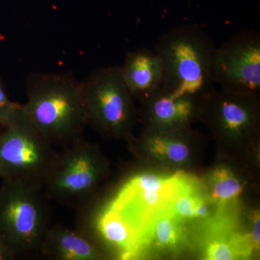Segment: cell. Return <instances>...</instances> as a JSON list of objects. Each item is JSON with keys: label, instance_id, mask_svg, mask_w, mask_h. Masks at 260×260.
Listing matches in <instances>:
<instances>
[{"label": "cell", "instance_id": "obj_7", "mask_svg": "<svg viewBox=\"0 0 260 260\" xmlns=\"http://www.w3.org/2000/svg\"><path fill=\"white\" fill-rule=\"evenodd\" d=\"M214 83L238 95L257 97L260 91V35L242 30L216 47L214 54Z\"/></svg>", "mask_w": 260, "mask_h": 260}, {"label": "cell", "instance_id": "obj_2", "mask_svg": "<svg viewBox=\"0 0 260 260\" xmlns=\"http://www.w3.org/2000/svg\"><path fill=\"white\" fill-rule=\"evenodd\" d=\"M212 38L196 24L181 25L159 38L155 51L161 59V87L177 96L203 99L213 89Z\"/></svg>", "mask_w": 260, "mask_h": 260}, {"label": "cell", "instance_id": "obj_5", "mask_svg": "<svg viewBox=\"0 0 260 260\" xmlns=\"http://www.w3.org/2000/svg\"><path fill=\"white\" fill-rule=\"evenodd\" d=\"M106 171L100 152L83 138L57 151L43 189L49 199L82 209Z\"/></svg>", "mask_w": 260, "mask_h": 260}, {"label": "cell", "instance_id": "obj_15", "mask_svg": "<svg viewBox=\"0 0 260 260\" xmlns=\"http://www.w3.org/2000/svg\"><path fill=\"white\" fill-rule=\"evenodd\" d=\"M211 198L220 206L237 199L243 190L240 181L232 171L218 167L211 175Z\"/></svg>", "mask_w": 260, "mask_h": 260}, {"label": "cell", "instance_id": "obj_10", "mask_svg": "<svg viewBox=\"0 0 260 260\" xmlns=\"http://www.w3.org/2000/svg\"><path fill=\"white\" fill-rule=\"evenodd\" d=\"M123 80L134 97H146L161 87L162 64L155 51L141 48L126 54L120 67Z\"/></svg>", "mask_w": 260, "mask_h": 260}, {"label": "cell", "instance_id": "obj_20", "mask_svg": "<svg viewBox=\"0 0 260 260\" xmlns=\"http://www.w3.org/2000/svg\"><path fill=\"white\" fill-rule=\"evenodd\" d=\"M210 210L205 199L201 200L194 210V218H205L209 215Z\"/></svg>", "mask_w": 260, "mask_h": 260}, {"label": "cell", "instance_id": "obj_3", "mask_svg": "<svg viewBox=\"0 0 260 260\" xmlns=\"http://www.w3.org/2000/svg\"><path fill=\"white\" fill-rule=\"evenodd\" d=\"M47 199L41 188L19 181H3L0 234L17 256L39 252L51 225Z\"/></svg>", "mask_w": 260, "mask_h": 260}, {"label": "cell", "instance_id": "obj_9", "mask_svg": "<svg viewBox=\"0 0 260 260\" xmlns=\"http://www.w3.org/2000/svg\"><path fill=\"white\" fill-rule=\"evenodd\" d=\"M39 252L47 259L54 260H99L104 257L86 233L62 224L50 225Z\"/></svg>", "mask_w": 260, "mask_h": 260}, {"label": "cell", "instance_id": "obj_1", "mask_svg": "<svg viewBox=\"0 0 260 260\" xmlns=\"http://www.w3.org/2000/svg\"><path fill=\"white\" fill-rule=\"evenodd\" d=\"M25 115L54 146L83 139L88 125L82 81L71 73H32L26 79Z\"/></svg>", "mask_w": 260, "mask_h": 260}, {"label": "cell", "instance_id": "obj_17", "mask_svg": "<svg viewBox=\"0 0 260 260\" xmlns=\"http://www.w3.org/2000/svg\"><path fill=\"white\" fill-rule=\"evenodd\" d=\"M20 107L21 104H16L10 99L0 79V126L8 125L18 114Z\"/></svg>", "mask_w": 260, "mask_h": 260}, {"label": "cell", "instance_id": "obj_8", "mask_svg": "<svg viewBox=\"0 0 260 260\" xmlns=\"http://www.w3.org/2000/svg\"><path fill=\"white\" fill-rule=\"evenodd\" d=\"M145 120L156 132L181 129L199 114L202 99L177 96L162 87L141 99Z\"/></svg>", "mask_w": 260, "mask_h": 260}, {"label": "cell", "instance_id": "obj_16", "mask_svg": "<svg viewBox=\"0 0 260 260\" xmlns=\"http://www.w3.org/2000/svg\"><path fill=\"white\" fill-rule=\"evenodd\" d=\"M178 174L171 177H161L153 174H143L133 178L127 187L135 190L162 191L175 185Z\"/></svg>", "mask_w": 260, "mask_h": 260}, {"label": "cell", "instance_id": "obj_14", "mask_svg": "<svg viewBox=\"0 0 260 260\" xmlns=\"http://www.w3.org/2000/svg\"><path fill=\"white\" fill-rule=\"evenodd\" d=\"M177 130L156 132L148 138L150 153L158 160L181 164L189 157V147L177 137Z\"/></svg>", "mask_w": 260, "mask_h": 260}, {"label": "cell", "instance_id": "obj_13", "mask_svg": "<svg viewBox=\"0 0 260 260\" xmlns=\"http://www.w3.org/2000/svg\"><path fill=\"white\" fill-rule=\"evenodd\" d=\"M219 235L210 238L205 246L204 257L208 260H233L250 256L253 251L249 235L215 231Z\"/></svg>", "mask_w": 260, "mask_h": 260}, {"label": "cell", "instance_id": "obj_12", "mask_svg": "<svg viewBox=\"0 0 260 260\" xmlns=\"http://www.w3.org/2000/svg\"><path fill=\"white\" fill-rule=\"evenodd\" d=\"M99 228L102 237L121 251L123 257L140 254V238L133 225L116 210L111 208L102 215Z\"/></svg>", "mask_w": 260, "mask_h": 260}, {"label": "cell", "instance_id": "obj_4", "mask_svg": "<svg viewBox=\"0 0 260 260\" xmlns=\"http://www.w3.org/2000/svg\"><path fill=\"white\" fill-rule=\"evenodd\" d=\"M54 147L20 107L14 119L0 130V178L44 189L57 154Z\"/></svg>", "mask_w": 260, "mask_h": 260}, {"label": "cell", "instance_id": "obj_19", "mask_svg": "<svg viewBox=\"0 0 260 260\" xmlns=\"http://www.w3.org/2000/svg\"><path fill=\"white\" fill-rule=\"evenodd\" d=\"M18 257L8 241L0 234V260H13Z\"/></svg>", "mask_w": 260, "mask_h": 260}, {"label": "cell", "instance_id": "obj_11", "mask_svg": "<svg viewBox=\"0 0 260 260\" xmlns=\"http://www.w3.org/2000/svg\"><path fill=\"white\" fill-rule=\"evenodd\" d=\"M184 220L169 209V205L154 214L143 236V249L148 246L161 250H174L182 245L186 238Z\"/></svg>", "mask_w": 260, "mask_h": 260}, {"label": "cell", "instance_id": "obj_6", "mask_svg": "<svg viewBox=\"0 0 260 260\" xmlns=\"http://www.w3.org/2000/svg\"><path fill=\"white\" fill-rule=\"evenodd\" d=\"M82 87L88 125L109 136L129 134L135 121L134 96L120 67L98 68L82 81Z\"/></svg>", "mask_w": 260, "mask_h": 260}, {"label": "cell", "instance_id": "obj_18", "mask_svg": "<svg viewBox=\"0 0 260 260\" xmlns=\"http://www.w3.org/2000/svg\"><path fill=\"white\" fill-rule=\"evenodd\" d=\"M253 248L259 251L260 245V215L259 210H255L252 214V231L250 235Z\"/></svg>", "mask_w": 260, "mask_h": 260}]
</instances>
